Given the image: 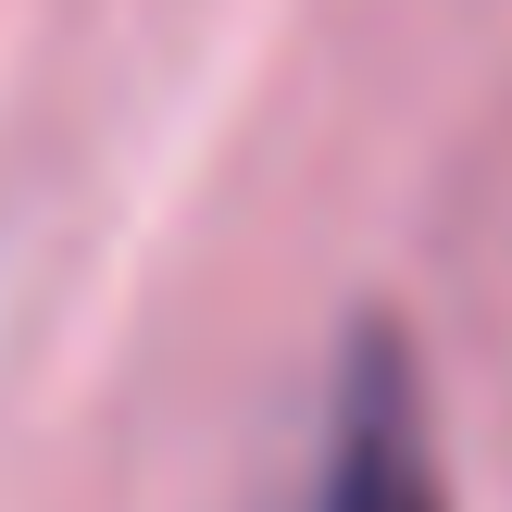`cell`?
I'll use <instances>...</instances> for the list:
<instances>
[{
  "label": "cell",
  "instance_id": "cell-1",
  "mask_svg": "<svg viewBox=\"0 0 512 512\" xmlns=\"http://www.w3.org/2000/svg\"><path fill=\"white\" fill-rule=\"evenodd\" d=\"M300 512H450L438 425H425L413 350H400L388 325H363L350 363H338V400H325V450H313Z\"/></svg>",
  "mask_w": 512,
  "mask_h": 512
}]
</instances>
